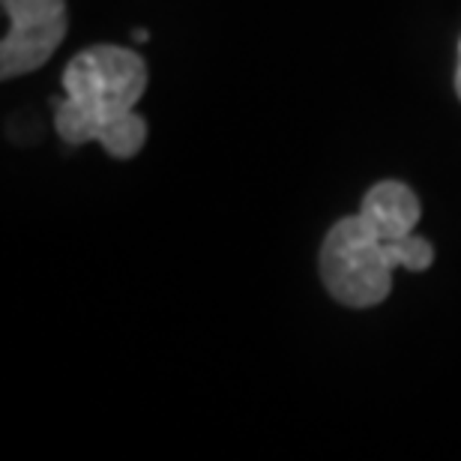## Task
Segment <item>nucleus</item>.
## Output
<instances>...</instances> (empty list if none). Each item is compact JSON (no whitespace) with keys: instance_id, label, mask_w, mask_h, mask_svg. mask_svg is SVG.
<instances>
[{"instance_id":"5","label":"nucleus","mask_w":461,"mask_h":461,"mask_svg":"<svg viewBox=\"0 0 461 461\" xmlns=\"http://www.w3.org/2000/svg\"><path fill=\"white\" fill-rule=\"evenodd\" d=\"M96 141L103 144L105 153H112L114 159H132L147 141V123L135 112H120L105 120Z\"/></svg>"},{"instance_id":"1","label":"nucleus","mask_w":461,"mask_h":461,"mask_svg":"<svg viewBox=\"0 0 461 461\" xmlns=\"http://www.w3.org/2000/svg\"><path fill=\"white\" fill-rule=\"evenodd\" d=\"M321 279L330 297L350 309H368L386 300L393 288V264L384 240L363 216H348L330 228L321 246Z\"/></svg>"},{"instance_id":"4","label":"nucleus","mask_w":461,"mask_h":461,"mask_svg":"<svg viewBox=\"0 0 461 461\" xmlns=\"http://www.w3.org/2000/svg\"><path fill=\"white\" fill-rule=\"evenodd\" d=\"M359 216L386 243V240L413 234V228L420 225L422 210L420 198L413 195L411 186H404L399 180H384L366 192Z\"/></svg>"},{"instance_id":"2","label":"nucleus","mask_w":461,"mask_h":461,"mask_svg":"<svg viewBox=\"0 0 461 461\" xmlns=\"http://www.w3.org/2000/svg\"><path fill=\"white\" fill-rule=\"evenodd\" d=\"M147 87V67L132 49L94 45L69 60L63 90L69 99L103 114L132 112Z\"/></svg>"},{"instance_id":"3","label":"nucleus","mask_w":461,"mask_h":461,"mask_svg":"<svg viewBox=\"0 0 461 461\" xmlns=\"http://www.w3.org/2000/svg\"><path fill=\"white\" fill-rule=\"evenodd\" d=\"M63 33H67V15L51 22L9 24V33L0 45V76L18 78L24 72L40 69L58 51Z\"/></svg>"},{"instance_id":"6","label":"nucleus","mask_w":461,"mask_h":461,"mask_svg":"<svg viewBox=\"0 0 461 461\" xmlns=\"http://www.w3.org/2000/svg\"><path fill=\"white\" fill-rule=\"evenodd\" d=\"M384 252H386V261L393 264V270L395 267H404V270H411V273H420V270H429L431 261H435V249H431L429 240H422L417 234L386 240Z\"/></svg>"},{"instance_id":"7","label":"nucleus","mask_w":461,"mask_h":461,"mask_svg":"<svg viewBox=\"0 0 461 461\" xmlns=\"http://www.w3.org/2000/svg\"><path fill=\"white\" fill-rule=\"evenodd\" d=\"M4 13L9 24H31L63 18L67 6H63V0H4Z\"/></svg>"},{"instance_id":"9","label":"nucleus","mask_w":461,"mask_h":461,"mask_svg":"<svg viewBox=\"0 0 461 461\" xmlns=\"http://www.w3.org/2000/svg\"><path fill=\"white\" fill-rule=\"evenodd\" d=\"M458 60H461V42H458Z\"/></svg>"},{"instance_id":"8","label":"nucleus","mask_w":461,"mask_h":461,"mask_svg":"<svg viewBox=\"0 0 461 461\" xmlns=\"http://www.w3.org/2000/svg\"><path fill=\"white\" fill-rule=\"evenodd\" d=\"M456 94L461 99V63H458V72H456Z\"/></svg>"}]
</instances>
